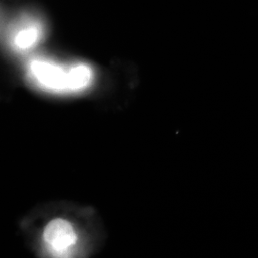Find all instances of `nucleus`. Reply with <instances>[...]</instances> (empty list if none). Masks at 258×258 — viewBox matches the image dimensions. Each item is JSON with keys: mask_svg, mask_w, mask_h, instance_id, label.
Segmentation results:
<instances>
[{"mask_svg": "<svg viewBox=\"0 0 258 258\" xmlns=\"http://www.w3.org/2000/svg\"><path fill=\"white\" fill-rule=\"evenodd\" d=\"M28 79L37 88L52 94H75L87 89L94 81V71L86 63L62 64L47 57L31 59Z\"/></svg>", "mask_w": 258, "mask_h": 258, "instance_id": "nucleus-1", "label": "nucleus"}, {"mask_svg": "<svg viewBox=\"0 0 258 258\" xmlns=\"http://www.w3.org/2000/svg\"><path fill=\"white\" fill-rule=\"evenodd\" d=\"M43 238L53 250L57 253H61L74 245L77 241V235L72 225L59 218L47 225L43 232Z\"/></svg>", "mask_w": 258, "mask_h": 258, "instance_id": "nucleus-3", "label": "nucleus"}, {"mask_svg": "<svg viewBox=\"0 0 258 258\" xmlns=\"http://www.w3.org/2000/svg\"><path fill=\"white\" fill-rule=\"evenodd\" d=\"M43 27L36 20H26L11 32L9 42L13 50L27 52L37 46L43 37Z\"/></svg>", "mask_w": 258, "mask_h": 258, "instance_id": "nucleus-2", "label": "nucleus"}]
</instances>
